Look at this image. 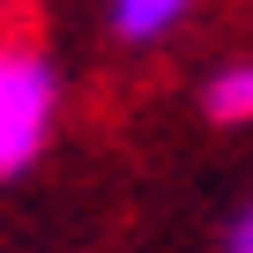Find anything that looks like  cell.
Masks as SVG:
<instances>
[{
  "instance_id": "2",
  "label": "cell",
  "mask_w": 253,
  "mask_h": 253,
  "mask_svg": "<svg viewBox=\"0 0 253 253\" xmlns=\"http://www.w3.org/2000/svg\"><path fill=\"white\" fill-rule=\"evenodd\" d=\"M194 15V0H112V38L119 45H164Z\"/></svg>"
},
{
  "instance_id": "4",
  "label": "cell",
  "mask_w": 253,
  "mask_h": 253,
  "mask_svg": "<svg viewBox=\"0 0 253 253\" xmlns=\"http://www.w3.org/2000/svg\"><path fill=\"white\" fill-rule=\"evenodd\" d=\"M223 253H253V201H246V209L223 223Z\"/></svg>"
},
{
  "instance_id": "3",
  "label": "cell",
  "mask_w": 253,
  "mask_h": 253,
  "mask_svg": "<svg viewBox=\"0 0 253 253\" xmlns=\"http://www.w3.org/2000/svg\"><path fill=\"white\" fill-rule=\"evenodd\" d=\"M201 112H209L216 126H253V60H231L223 75H209Z\"/></svg>"
},
{
  "instance_id": "1",
  "label": "cell",
  "mask_w": 253,
  "mask_h": 253,
  "mask_svg": "<svg viewBox=\"0 0 253 253\" xmlns=\"http://www.w3.org/2000/svg\"><path fill=\"white\" fill-rule=\"evenodd\" d=\"M60 126V67L30 38H0V179H23Z\"/></svg>"
}]
</instances>
